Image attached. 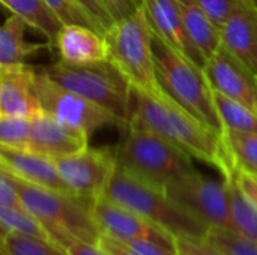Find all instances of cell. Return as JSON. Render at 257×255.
Listing matches in <instances>:
<instances>
[{
  "label": "cell",
  "instance_id": "obj_1",
  "mask_svg": "<svg viewBox=\"0 0 257 255\" xmlns=\"http://www.w3.org/2000/svg\"><path fill=\"white\" fill-rule=\"evenodd\" d=\"M130 122L139 123L172 144L182 149L193 159H199L224 174L230 165L221 132L202 123L169 96L157 99L133 89Z\"/></svg>",
  "mask_w": 257,
  "mask_h": 255
},
{
  "label": "cell",
  "instance_id": "obj_2",
  "mask_svg": "<svg viewBox=\"0 0 257 255\" xmlns=\"http://www.w3.org/2000/svg\"><path fill=\"white\" fill-rule=\"evenodd\" d=\"M108 60L128 80L133 89L164 99L154 56V32L143 5L131 15L114 21L104 35Z\"/></svg>",
  "mask_w": 257,
  "mask_h": 255
},
{
  "label": "cell",
  "instance_id": "obj_3",
  "mask_svg": "<svg viewBox=\"0 0 257 255\" xmlns=\"http://www.w3.org/2000/svg\"><path fill=\"white\" fill-rule=\"evenodd\" d=\"M116 161L134 177L163 191L196 170L188 153L134 122H130L126 135L116 149Z\"/></svg>",
  "mask_w": 257,
  "mask_h": 255
},
{
  "label": "cell",
  "instance_id": "obj_4",
  "mask_svg": "<svg viewBox=\"0 0 257 255\" xmlns=\"http://www.w3.org/2000/svg\"><path fill=\"white\" fill-rule=\"evenodd\" d=\"M157 77L164 93L188 114L223 134V125L214 102L205 71L154 35Z\"/></svg>",
  "mask_w": 257,
  "mask_h": 255
},
{
  "label": "cell",
  "instance_id": "obj_5",
  "mask_svg": "<svg viewBox=\"0 0 257 255\" xmlns=\"http://www.w3.org/2000/svg\"><path fill=\"white\" fill-rule=\"evenodd\" d=\"M105 195L130 207L152 224L173 236H206L209 227L176 203L166 191L158 189L117 165Z\"/></svg>",
  "mask_w": 257,
  "mask_h": 255
},
{
  "label": "cell",
  "instance_id": "obj_6",
  "mask_svg": "<svg viewBox=\"0 0 257 255\" xmlns=\"http://www.w3.org/2000/svg\"><path fill=\"white\" fill-rule=\"evenodd\" d=\"M39 69L60 86L107 108L130 125L133 87L110 60L74 65L59 59Z\"/></svg>",
  "mask_w": 257,
  "mask_h": 255
},
{
  "label": "cell",
  "instance_id": "obj_7",
  "mask_svg": "<svg viewBox=\"0 0 257 255\" xmlns=\"http://www.w3.org/2000/svg\"><path fill=\"white\" fill-rule=\"evenodd\" d=\"M8 174L15 183L24 206L42 222L47 233L51 228H63L81 240L98 243L101 231L93 218L95 200L32 185L11 173Z\"/></svg>",
  "mask_w": 257,
  "mask_h": 255
},
{
  "label": "cell",
  "instance_id": "obj_8",
  "mask_svg": "<svg viewBox=\"0 0 257 255\" xmlns=\"http://www.w3.org/2000/svg\"><path fill=\"white\" fill-rule=\"evenodd\" d=\"M33 87L44 113L89 137H92L95 131L107 126L128 129V123L120 117L77 92L60 86L39 68H36Z\"/></svg>",
  "mask_w": 257,
  "mask_h": 255
},
{
  "label": "cell",
  "instance_id": "obj_9",
  "mask_svg": "<svg viewBox=\"0 0 257 255\" xmlns=\"http://www.w3.org/2000/svg\"><path fill=\"white\" fill-rule=\"evenodd\" d=\"M166 192L182 207L203 221L209 228L235 231L229 192L224 180H214L197 170L172 182Z\"/></svg>",
  "mask_w": 257,
  "mask_h": 255
},
{
  "label": "cell",
  "instance_id": "obj_10",
  "mask_svg": "<svg viewBox=\"0 0 257 255\" xmlns=\"http://www.w3.org/2000/svg\"><path fill=\"white\" fill-rule=\"evenodd\" d=\"M59 174L66 188L83 198L96 200L104 195L117 168L116 150L86 149L56 159Z\"/></svg>",
  "mask_w": 257,
  "mask_h": 255
},
{
  "label": "cell",
  "instance_id": "obj_11",
  "mask_svg": "<svg viewBox=\"0 0 257 255\" xmlns=\"http://www.w3.org/2000/svg\"><path fill=\"white\" fill-rule=\"evenodd\" d=\"M93 218L101 234L122 243L149 240L167 246H176L173 234L152 224L130 207L111 200L105 194L93 201Z\"/></svg>",
  "mask_w": 257,
  "mask_h": 255
},
{
  "label": "cell",
  "instance_id": "obj_12",
  "mask_svg": "<svg viewBox=\"0 0 257 255\" xmlns=\"http://www.w3.org/2000/svg\"><path fill=\"white\" fill-rule=\"evenodd\" d=\"M211 87L257 113V78L223 45L203 68Z\"/></svg>",
  "mask_w": 257,
  "mask_h": 255
},
{
  "label": "cell",
  "instance_id": "obj_13",
  "mask_svg": "<svg viewBox=\"0 0 257 255\" xmlns=\"http://www.w3.org/2000/svg\"><path fill=\"white\" fill-rule=\"evenodd\" d=\"M221 45L257 78V0H238L221 26Z\"/></svg>",
  "mask_w": 257,
  "mask_h": 255
},
{
  "label": "cell",
  "instance_id": "obj_14",
  "mask_svg": "<svg viewBox=\"0 0 257 255\" xmlns=\"http://www.w3.org/2000/svg\"><path fill=\"white\" fill-rule=\"evenodd\" d=\"M142 5L146 11L154 35L203 69L206 60L191 42L176 0H142Z\"/></svg>",
  "mask_w": 257,
  "mask_h": 255
},
{
  "label": "cell",
  "instance_id": "obj_15",
  "mask_svg": "<svg viewBox=\"0 0 257 255\" xmlns=\"http://www.w3.org/2000/svg\"><path fill=\"white\" fill-rule=\"evenodd\" d=\"M36 68L23 65L0 66V116L33 119L42 113L35 93Z\"/></svg>",
  "mask_w": 257,
  "mask_h": 255
},
{
  "label": "cell",
  "instance_id": "obj_16",
  "mask_svg": "<svg viewBox=\"0 0 257 255\" xmlns=\"http://www.w3.org/2000/svg\"><path fill=\"white\" fill-rule=\"evenodd\" d=\"M0 170H5L32 185L62 192H71L59 174L56 159L32 149H14L0 146Z\"/></svg>",
  "mask_w": 257,
  "mask_h": 255
},
{
  "label": "cell",
  "instance_id": "obj_17",
  "mask_svg": "<svg viewBox=\"0 0 257 255\" xmlns=\"http://www.w3.org/2000/svg\"><path fill=\"white\" fill-rule=\"evenodd\" d=\"M90 137L66 126L56 117L41 113L32 119L29 149L54 159L77 153L89 146Z\"/></svg>",
  "mask_w": 257,
  "mask_h": 255
},
{
  "label": "cell",
  "instance_id": "obj_18",
  "mask_svg": "<svg viewBox=\"0 0 257 255\" xmlns=\"http://www.w3.org/2000/svg\"><path fill=\"white\" fill-rule=\"evenodd\" d=\"M56 50L62 60L74 65H87L108 60L102 33L80 24H65L57 36Z\"/></svg>",
  "mask_w": 257,
  "mask_h": 255
},
{
  "label": "cell",
  "instance_id": "obj_19",
  "mask_svg": "<svg viewBox=\"0 0 257 255\" xmlns=\"http://www.w3.org/2000/svg\"><path fill=\"white\" fill-rule=\"evenodd\" d=\"M176 3L191 42L205 60L211 59L221 47V27L196 0H176Z\"/></svg>",
  "mask_w": 257,
  "mask_h": 255
},
{
  "label": "cell",
  "instance_id": "obj_20",
  "mask_svg": "<svg viewBox=\"0 0 257 255\" xmlns=\"http://www.w3.org/2000/svg\"><path fill=\"white\" fill-rule=\"evenodd\" d=\"M26 27L23 18L11 14L2 26L0 32V66L23 65L26 60L41 50L53 48L47 44H33L26 39Z\"/></svg>",
  "mask_w": 257,
  "mask_h": 255
},
{
  "label": "cell",
  "instance_id": "obj_21",
  "mask_svg": "<svg viewBox=\"0 0 257 255\" xmlns=\"http://www.w3.org/2000/svg\"><path fill=\"white\" fill-rule=\"evenodd\" d=\"M2 5L11 12L24 20L33 30L39 32L48 44L56 48L57 36L65 26L45 0H0Z\"/></svg>",
  "mask_w": 257,
  "mask_h": 255
},
{
  "label": "cell",
  "instance_id": "obj_22",
  "mask_svg": "<svg viewBox=\"0 0 257 255\" xmlns=\"http://www.w3.org/2000/svg\"><path fill=\"white\" fill-rule=\"evenodd\" d=\"M221 176L223 180L226 182L227 192H229L235 231L257 245V207L239 188L233 173V161L230 162L227 171Z\"/></svg>",
  "mask_w": 257,
  "mask_h": 255
},
{
  "label": "cell",
  "instance_id": "obj_23",
  "mask_svg": "<svg viewBox=\"0 0 257 255\" xmlns=\"http://www.w3.org/2000/svg\"><path fill=\"white\" fill-rule=\"evenodd\" d=\"M214 102L223 125V131L257 132L256 111L217 90H214Z\"/></svg>",
  "mask_w": 257,
  "mask_h": 255
},
{
  "label": "cell",
  "instance_id": "obj_24",
  "mask_svg": "<svg viewBox=\"0 0 257 255\" xmlns=\"http://www.w3.org/2000/svg\"><path fill=\"white\" fill-rule=\"evenodd\" d=\"M2 255H69L51 239L8 231L2 234Z\"/></svg>",
  "mask_w": 257,
  "mask_h": 255
},
{
  "label": "cell",
  "instance_id": "obj_25",
  "mask_svg": "<svg viewBox=\"0 0 257 255\" xmlns=\"http://www.w3.org/2000/svg\"><path fill=\"white\" fill-rule=\"evenodd\" d=\"M221 135L233 162L257 176V132L223 131Z\"/></svg>",
  "mask_w": 257,
  "mask_h": 255
},
{
  "label": "cell",
  "instance_id": "obj_26",
  "mask_svg": "<svg viewBox=\"0 0 257 255\" xmlns=\"http://www.w3.org/2000/svg\"><path fill=\"white\" fill-rule=\"evenodd\" d=\"M0 227H2V234L8 231H18L24 234L50 239L42 222L29 209L0 207Z\"/></svg>",
  "mask_w": 257,
  "mask_h": 255
},
{
  "label": "cell",
  "instance_id": "obj_27",
  "mask_svg": "<svg viewBox=\"0 0 257 255\" xmlns=\"http://www.w3.org/2000/svg\"><path fill=\"white\" fill-rule=\"evenodd\" d=\"M205 237L224 255H257L256 243L233 230L211 227Z\"/></svg>",
  "mask_w": 257,
  "mask_h": 255
},
{
  "label": "cell",
  "instance_id": "obj_28",
  "mask_svg": "<svg viewBox=\"0 0 257 255\" xmlns=\"http://www.w3.org/2000/svg\"><path fill=\"white\" fill-rule=\"evenodd\" d=\"M32 119L20 116H0V146L29 149Z\"/></svg>",
  "mask_w": 257,
  "mask_h": 255
},
{
  "label": "cell",
  "instance_id": "obj_29",
  "mask_svg": "<svg viewBox=\"0 0 257 255\" xmlns=\"http://www.w3.org/2000/svg\"><path fill=\"white\" fill-rule=\"evenodd\" d=\"M63 24H80L98 30L104 35V29L95 17L78 0H45Z\"/></svg>",
  "mask_w": 257,
  "mask_h": 255
},
{
  "label": "cell",
  "instance_id": "obj_30",
  "mask_svg": "<svg viewBox=\"0 0 257 255\" xmlns=\"http://www.w3.org/2000/svg\"><path fill=\"white\" fill-rule=\"evenodd\" d=\"M57 245L66 249L69 255H110L105 249H102L98 243H90L81 240L71 234L69 231H60L53 239Z\"/></svg>",
  "mask_w": 257,
  "mask_h": 255
},
{
  "label": "cell",
  "instance_id": "obj_31",
  "mask_svg": "<svg viewBox=\"0 0 257 255\" xmlns=\"http://www.w3.org/2000/svg\"><path fill=\"white\" fill-rule=\"evenodd\" d=\"M175 245L179 255H224L205 236H175Z\"/></svg>",
  "mask_w": 257,
  "mask_h": 255
},
{
  "label": "cell",
  "instance_id": "obj_32",
  "mask_svg": "<svg viewBox=\"0 0 257 255\" xmlns=\"http://www.w3.org/2000/svg\"><path fill=\"white\" fill-rule=\"evenodd\" d=\"M0 207L6 209H27L20 197V192L11 176L0 170Z\"/></svg>",
  "mask_w": 257,
  "mask_h": 255
},
{
  "label": "cell",
  "instance_id": "obj_33",
  "mask_svg": "<svg viewBox=\"0 0 257 255\" xmlns=\"http://www.w3.org/2000/svg\"><path fill=\"white\" fill-rule=\"evenodd\" d=\"M196 2L221 27L238 0H196Z\"/></svg>",
  "mask_w": 257,
  "mask_h": 255
},
{
  "label": "cell",
  "instance_id": "obj_34",
  "mask_svg": "<svg viewBox=\"0 0 257 255\" xmlns=\"http://www.w3.org/2000/svg\"><path fill=\"white\" fill-rule=\"evenodd\" d=\"M78 2L95 17V20L104 29V35H105V32L114 24V18L110 14V11L107 9L104 0H78Z\"/></svg>",
  "mask_w": 257,
  "mask_h": 255
},
{
  "label": "cell",
  "instance_id": "obj_35",
  "mask_svg": "<svg viewBox=\"0 0 257 255\" xmlns=\"http://www.w3.org/2000/svg\"><path fill=\"white\" fill-rule=\"evenodd\" d=\"M233 161V159H232ZM233 173L236 177V182L239 185V188L242 189V192L250 198V201L257 207V176L242 170L241 167H238L233 162Z\"/></svg>",
  "mask_w": 257,
  "mask_h": 255
},
{
  "label": "cell",
  "instance_id": "obj_36",
  "mask_svg": "<svg viewBox=\"0 0 257 255\" xmlns=\"http://www.w3.org/2000/svg\"><path fill=\"white\" fill-rule=\"evenodd\" d=\"M126 245H130L133 249H136L142 255H179L176 251V246H167V245L149 242V240H137V242H131Z\"/></svg>",
  "mask_w": 257,
  "mask_h": 255
},
{
  "label": "cell",
  "instance_id": "obj_37",
  "mask_svg": "<svg viewBox=\"0 0 257 255\" xmlns=\"http://www.w3.org/2000/svg\"><path fill=\"white\" fill-rule=\"evenodd\" d=\"M104 3L113 15L114 21H117L136 12L142 5V0H104Z\"/></svg>",
  "mask_w": 257,
  "mask_h": 255
},
{
  "label": "cell",
  "instance_id": "obj_38",
  "mask_svg": "<svg viewBox=\"0 0 257 255\" xmlns=\"http://www.w3.org/2000/svg\"><path fill=\"white\" fill-rule=\"evenodd\" d=\"M98 245L105 249L110 255H142L140 252H137L136 249H133L130 245L126 243H122L119 240H114L108 236H104L101 234L99 240H98Z\"/></svg>",
  "mask_w": 257,
  "mask_h": 255
}]
</instances>
